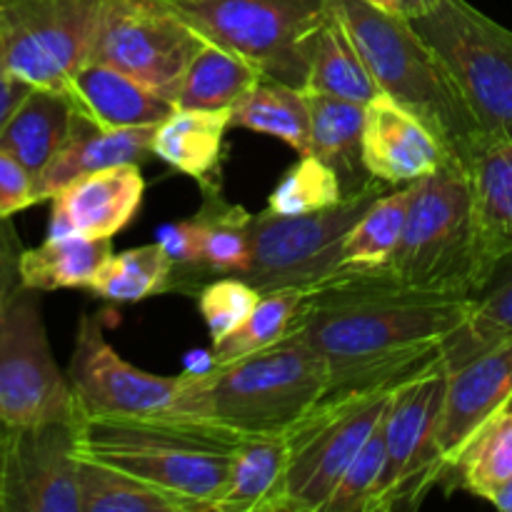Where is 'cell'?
<instances>
[{"label":"cell","mask_w":512,"mask_h":512,"mask_svg":"<svg viewBox=\"0 0 512 512\" xmlns=\"http://www.w3.org/2000/svg\"><path fill=\"white\" fill-rule=\"evenodd\" d=\"M470 298L405 288L375 270L310 290L295 328L328 370V393L393 388L443 360Z\"/></svg>","instance_id":"obj_1"},{"label":"cell","mask_w":512,"mask_h":512,"mask_svg":"<svg viewBox=\"0 0 512 512\" xmlns=\"http://www.w3.org/2000/svg\"><path fill=\"white\" fill-rule=\"evenodd\" d=\"M185 375L175 415L220 425L243 438H285L328 395V370L298 328L268 348L203 375Z\"/></svg>","instance_id":"obj_2"},{"label":"cell","mask_w":512,"mask_h":512,"mask_svg":"<svg viewBox=\"0 0 512 512\" xmlns=\"http://www.w3.org/2000/svg\"><path fill=\"white\" fill-rule=\"evenodd\" d=\"M243 435L188 415H80L78 453L125 470L210 512Z\"/></svg>","instance_id":"obj_3"},{"label":"cell","mask_w":512,"mask_h":512,"mask_svg":"<svg viewBox=\"0 0 512 512\" xmlns=\"http://www.w3.org/2000/svg\"><path fill=\"white\" fill-rule=\"evenodd\" d=\"M380 93L418 115L450 160L468 165L485 138L443 63L410 18L368 0H333Z\"/></svg>","instance_id":"obj_4"},{"label":"cell","mask_w":512,"mask_h":512,"mask_svg":"<svg viewBox=\"0 0 512 512\" xmlns=\"http://www.w3.org/2000/svg\"><path fill=\"white\" fill-rule=\"evenodd\" d=\"M380 273L423 293L473 298L475 238L465 165L445 160L415 180L403 240Z\"/></svg>","instance_id":"obj_5"},{"label":"cell","mask_w":512,"mask_h":512,"mask_svg":"<svg viewBox=\"0 0 512 512\" xmlns=\"http://www.w3.org/2000/svg\"><path fill=\"white\" fill-rule=\"evenodd\" d=\"M410 23L438 55L483 135L512 138V30L468 0H438Z\"/></svg>","instance_id":"obj_6"},{"label":"cell","mask_w":512,"mask_h":512,"mask_svg":"<svg viewBox=\"0 0 512 512\" xmlns=\"http://www.w3.org/2000/svg\"><path fill=\"white\" fill-rule=\"evenodd\" d=\"M393 388L328 393L285 435L288 463L278 512H323L370 435L380 428Z\"/></svg>","instance_id":"obj_7"},{"label":"cell","mask_w":512,"mask_h":512,"mask_svg":"<svg viewBox=\"0 0 512 512\" xmlns=\"http://www.w3.org/2000/svg\"><path fill=\"white\" fill-rule=\"evenodd\" d=\"M208 40L243 55L265 78L303 88L310 45L333 0H175Z\"/></svg>","instance_id":"obj_8"},{"label":"cell","mask_w":512,"mask_h":512,"mask_svg":"<svg viewBox=\"0 0 512 512\" xmlns=\"http://www.w3.org/2000/svg\"><path fill=\"white\" fill-rule=\"evenodd\" d=\"M393 185L373 183L338 205L303 215L253 213L250 263L240 278L260 293L283 288L315 290L338 275L343 243L360 215Z\"/></svg>","instance_id":"obj_9"},{"label":"cell","mask_w":512,"mask_h":512,"mask_svg":"<svg viewBox=\"0 0 512 512\" xmlns=\"http://www.w3.org/2000/svg\"><path fill=\"white\" fill-rule=\"evenodd\" d=\"M448 368L440 360L425 373L395 388L385 413V465L368 512L418 508L443 483L445 465L438 445Z\"/></svg>","instance_id":"obj_10"},{"label":"cell","mask_w":512,"mask_h":512,"mask_svg":"<svg viewBox=\"0 0 512 512\" xmlns=\"http://www.w3.org/2000/svg\"><path fill=\"white\" fill-rule=\"evenodd\" d=\"M205 35L175 0H103L90 58L103 60L175 103V93Z\"/></svg>","instance_id":"obj_11"},{"label":"cell","mask_w":512,"mask_h":512,"mask_svg":"<svg viewBox=\"0 0 512 512\" xmlns=\"http://www.w3.org/2000/svg\"><path fill=\"white\" fill-rule=\"evenodd\" d=\"M68 370L50 350L40 290L20 288L0 318V423H78Z\"/></svg>","instance_id":"obj_12"},{"label":"cell","mask_w":512,"mask_h":512,"mask_svg":"<svg viewBox=\"0 0 512 512\" xmlns=\"http://www.w3.org/2000/svg\"><path fill=\"white\" fill-rule=\"evenodd\" d=\"M103 0H0V60L33 88L63 93L90 58Z\"/></svg>","instance_id":"obj_13"},{"label":"cell","mask_w":512,"mask_h":512,"mask_svg":"<svg viewBox=\"0 0 512 512\" xmlns=\"http://www.w3.org/2000/svg\"><path fill=\"white\" fill-rule=\"evenodd\" d=\"M78 423H0V512H80Z\"/></svg>","instance_id":"obj_14"},{"label":"cell","mask_w":512,"mask_h":512,"mask_svg":"<svg viewBox=\"0 0 512 512\" xmlns=\"http://www.w3.org/2000/svg\"><path fill=\"white\" fill-rule=\"evenodd\" d=\"M68 378L83 415H163L183 390L185 375L135 368L108 343L100 318L83 315L75 330Z\"/></svg>","instance_id":"obj_15"},{"label":"cell","mask_w":512,"mask_h":512,"mask_svg":"<svg viewBox=\"0 0 512 512\" xmlns=\"http://www.w3.org/2000/svg\"><path fill=\"white\" fill-rule=\"evenodd\" d=\"M145 198L140 165L125 163L80 175L50 198L48 235L110 238L133 223Z\"/></svg>","instance_id":"obj_16"},{"label":"cell","mask_w":512,"mask_h":512,"mask_svg":"<svg viewBox=\"0 0 512 512\" xmlns=\"http://www.w3.org/2000/svg\"><path fill=\"white\" fill-rule=\"evenodd\" d=\"M512 398V335L448 373L438 445L445 475L490 415Z\"/></svg>","instance_id":"obj_17"},{"label":"cell","mask_w":512,"mask_h":512,"mask_svg":"<svg viewBox=\"0 0 512 512\" xmlns=\"http://www.w3.org/2000/svg\"><path fill=\"white\" fill-rule=\"evenodd\" d=\"M363 160L380 183L405 185L435 173L450 158L418 115L378 93L365 105Z\"/></svg>","instance_id":"obj_18"},{"label":"cell","mask_w":512,"mask_h":512,"mask_svg":"<svg viewBox=\"0 0 512 512\" xmlns=\"http://www.w3.org/2000/svg\"><path fill=\"white\" fill-rule=\"evenodd\" d=\"M465 170L473 205V278L478 293L495 268L512 255V138L485 135Z\"/></svg>","instance_id":"obj_19"},{"label":"cell","mask_w":512,"mask_h":512,"mask_svg":"<svg viewBox=\"0 0 512 512\" xmlns=\"http://www.w3.org/2000/svg\"><path fill=\"white\" fill-rule=\"evenodd\" d=\"M63 95L73 110L100 128H148L175 110V103L133 75L88 58L73 70Z\"/></svg>","instance_id":"obj_20"},{"label":"cell","mask_w":512,"mask_h":512,"mask_svg":"<svg viewBox=\"0 0 512 512\" xmlns=\"http://www.w3.org/2000/svg\"><path fill=\"white\" fill-rule=\"evenodd\" d=\"M153 130L148 128H100L90 123L83 115L75 113L73 128L68 140L58 150L53 160L45 165L43 173L35 178L38 200H50L60 188L73 183L80 175L95 173V170L113 168V165L148 163L153 155Z\"/></svg>","instance_id":"obj_21"},{"label":"cell","mask_w":512,"mask_h":512,"mask_svg":"<svg viewBox=\"0 0 512 512\" xmlns=\"http://www.w3.org/2000/svg\"><path fill=\"white\" fill-rule=\"evenodd\" d=\"M233 108H175L153 130V155L188 175L200 190L220 188L225 133L233 125Z\"/></svg>","instance_id":"obj_22"},{"label":"cell","mask_w":512,"mask_h":512,"mask_svg":"<svg viewBox=\"0 0 512 512\" xmlns=\"http://www.w3.org/2000/svg\"><path fill=\"white\" fill-rule=\"evenodd\" d=\"M198 220V265L180 293H200L215 278L243 275L250 263V223L253 213L230 203L223 188L203 190V203L195 210Z\"/></svg>","instance_id":"obj_23"},{"label":"cell","mask_w":512,"mask_h":512,"mask_svg":"<svg viewBox=\"0 0 512 512\" xmlns=\"http://www.w3.org/2000/svg\"><path fill=\"white\" fill-rule=\"evenodd\" d=\"M310 108V153L335 170L345 198L363 193L378 180L363 160L365 105L305 90Z\"/></svg>","instance_id":"obj_24"},{"label":"cell","mask_w":512,"mask_h":512,"mask_svg":"<svg viewBox=\"0 0 512 512\" xmlns=\"http://www.w3.org/2000/svg\"><path fill=\"white\" fill-rule=\"evenodd\" d=\"M303 90L335 95V98L355 100L363 105H368L380 93L335 3L333 13L320 25L310 45L308 78H305Z\"/></svg>","instance_id":"obj_25"},{"label":"cell","mask_w":512,"mask_h":512,"mask_svg":"<svg viewBox=\"0 0 512 512\" xmlns=\"http://www.w3.org/2000/svg\"><path fill=\"white\" fill-rule=\"evenodd\" d=\"M73 118L75 110L63 93L33 88L0 133V148L8 150L38 178L68 140Z\"/></svg>","instance_id":"obj_26"},{"label":"cell","mask_w":512,"mask_h":512,"mask_svg":"<svg viewBox=\"0 0 512 512\" xmlns=\"http://www.w3.org/2000/svg\"><path fill=\"white\" fill-rule=\"evenodd\" d=\"M285 438H245L228 485L210 512H278L285 490Z\"/></svg>","instance_id":"obj_27"},{"label":"cell","mask_w":512,"mask_h":512,"mask_svg":"<svg viewBox=\"0 0 512 512\" xmlns=\"http://www.w3.org/2000/svg\"><path fill=\"white\" fill-rule=\"evenodd\" d=\"M113 255L110 238H85V235H48L38 248H25L20 258L23 288L50 290L83 288L88 290Z\"/></svg>","instance_id":"obj_28"},{"label":"cell","mask_w":512,"mask_h":512,"mask_svg":"<svg viewBox=\"0 0 512 512\" xmlns=\"http://www.w3.org/2000/svg\"><path fill=\"white\" fill-rule=\"evenodd\" d=\"M263 78V70L248 58L205 40L180 80L175 108H235Z\"/></svg>","instance_id":"obj_29"},{"label":"cell","mask_w":512,"mask_h":512,"mask_svg":"<svg viewBox=\"0 0 512 512\" xmlns=\"http://www.w3.org/2000/svg\"><path fill=\"white\" fill-rule=\"evenodd\" d=\"M413 188L415 183L393 185L360 215L343 243L335 278L375 273L393 260L395 250L403 240Z\"/></svg>","instance_id":"obj_30"},{"label":"cell","mask_w":512,"mask_h":512,"mask_svg":"<svg viewBox=\"0 0 512 512\" xmlns=\"http://www.w3.org/2000/svg\"><path fill=\"white\" fill-rule=\"evenodd\" d=\"M80 512H205L183 495L145 483L125 470L78 453Z\"/></svg>","instance_id":"obj_31"},{"label":"cell","mask_w":512,"mask_h":512,"mask_svg":"<svg viewBox=\"0 0 512 512\" xmlns=\"http://www.w3.org/2000/svg\"><path fill=\"white\" fill-rule=\"evenodd\" d=\"M512 335V255L495 268L488 283L470 298L463 325L443 348V365L450 370L470 363Z\"/></svg>","instance_id":"obj_32"},{"label":"cell","mask_w":512,"mask_h":512,"mask_svg":"<svg viewBox=\"0 0 512 512\" xmlns=\"http://www.w3.org/2000/svg\"><path fill=\"white\" fill-rule=\"evenodd\" d=\"M230 125L283 140L300 155L310 153V108L305 90L275 78L260 80L235 105Z\"/></svg>","instance_id":"obj_33"},{"label":"cell","mask_w":512,"mask_h":512,"mask_svg":"<svg viewBox=\"0 0 512 512\" xmlns=\"http://www.w3.org/2000/svg\"><path fill=\"white\" fill-rule=\"evenodd\" d=\"M508 478H512V398L470 438L450 468L445 485L448 490L463 488L488 500Z\"/></svg>","instance_id":"obj_34"},{"label":"cell","mask_w":512,"mask_h":512,"mask_svg":"<svg viewBox=\"0 0 512 512\" xmlns=\"http://www.w3.org/2000/svg\"><path fill=\"white\" fill-rule=\"evenodd\" d=\"M173 260L160 243L140 245L110 255L90 283V293L110 303H138L170 290Z\"/></svg>","instance_id":"obj_35"},{"label":"cell","mask_w":512,"mask_h":512,"mask_svg":"<svg viewBox=\"0 0 512 512\" xmlns=\"http://www.w3.org/2000/svg\"><path fill=\"white\" fill-rule=\"evenodd\" d=\"M305 295H308V290L300 288L270 290V293L260 295L250 318L230 338L210 348L213 350V368L233 363V360L245 358L250 353H258V350L285 338L295 325V315H298Z\"/></svg>","instance_id":"obj_36"},{"label":"cell","mask_w":512,"mask_h":512,"mask_svg":"<svg viewBox=\"0 0 512 512\" xmlns=\"http://www.w3.org/2000/svg\"><path fill=\"white\" fill-rule=\"evenodd\" d=\"M345 198L340 178L318 155H300L268 198V210L278 215L315 213L338 205Z\"/></svg>","instance_id":"obj_37"},{"label":"cell","mask_w":512,"mask_h":512,"mask_svg":"<svg viewBox=\"0 0 512 512\" xmlns=\"http://www.w3.org/2000/svg\"><path fill=\"white\" fill-rule=\"evenodd\" d=\"M260 295L263 293L258 288H253L248 280L238 278V275L215 278L200 288L198 308L208 325L210 348L230 338L250 318Z\"/></svg>","instance_id":"obj_38"},{"label":"cell","mask_w":512,"mask_h":512,"mask_svg":"<svg viewBox=\"0 0 512 512\" xmlns=\"http://www.w3.org/2000/svg\"><path fill=\"white\" fill-rule=\"evenodd\" d=\"M383 423H380V428L370 435V440L363 445L358 458L350 463V468L345 470L323 512H368L370 498H373L375 488H378L385 465Z\"/></svg>","instance_id":"obj_39"},{"label":"cell","mask_w":512,"mask_h":512,"mask_svg":"<svg viewBox=\"0 0 512 512\" xmlns=\"http://www.w3.org/2000/svg\"><path fill=\"white\" fill-rule=\"evenodd\" d=\"M35 203H40L35 175L8 150L0 148V218H13Z\"/></svg>","instance_id":"obj_40"},{"label":"cell","mask_w":512,"mask_h":512,"mask_svg":"<svg viewBox=\"0 0 512 512\" xmlns=\"http://www.w3.org/2000/svg\"><path fill=\"white\" fill-rule=\"evenodd\" d=\"M23 250V243H20L10 218H0V318L8 310L15 293L23 288V280H20Z\"/></svg>","instance_id":"obj_41"},{"label":"cell","mask_w":512,"mask_h":512,"mask_svg":"<svg viewBox=\"0 0 512 512\" xmlns=\"http://www.w3.org/2000/svg\"><path fill=\"white\" fill-rule=\"evenodd\" d=\"M33 90V85L28 80H23L20 75H15L8 65L0 60V133L5 130V125L10 123V118L15 115V110L20 108L28 93Z\"/></svg>","instance_id":"obj_42"},{"label":"cell","mask_w":512,"mask_h":512,"mask_svg":"<svg viewBox=\"0 0 512 512\" xmlns=\"http://www.w3.org/2000/svg\"><path fill=\"white\" fill-rule=\"evenodd\" d=\"M435 3H438V0H395V8H398L400 15L413 20L425 15L428 10H433Z\"/></svg>","instance_id":"obj_43"},{"label":"cell","mask_w":512,"mask_h":512,"mask_svg":"<svg viewBox=\"0 0 512 512\" xmlns=\"http://www.w3.org/2000/svg\"><path fill=\"white\" fill-rule=\"evenodd\" d=\"M488 503H493L500 512H512V478L500 483L498 488L488 495Z\"/></svg>","instance_id":"obj_44"},{"label":"cell","mask_w":512,"mask_h":512,"mask_svg":"<svg viewBox=\"0 0 512 512\" xmlns=\"http://www.w3.org/2000/svg\"><path fill=\"white\" fill-rule=\"evenodd\" d=\"M368 3L378 5V8H383V10H390V13H398V8H395V0H368Z\"/></svg>","instance_id":"obj_45"}]
</instances>
